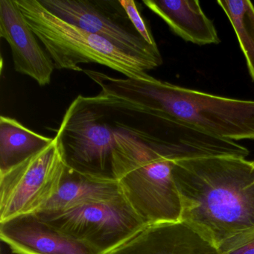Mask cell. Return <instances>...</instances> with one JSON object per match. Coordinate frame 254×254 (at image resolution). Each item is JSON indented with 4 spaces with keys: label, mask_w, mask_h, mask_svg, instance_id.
<instances>
[{
    "label": "cell",
    "mask_w": 254,
    "mask_h": 254,
    "mask_svg": "<svg viewBox=\"0 0 254 254\" xmlns=\"http://www.w3.org/2000/svg\"><path fill=\"white\" fill-rule=\"evenodd\" d=\"M181 222L217 250L254 230V168L245 158L210 157L174 161Z\"/></svg>",
    "instance_id": "cell-1"
},
{
    "label": "cell",
    "mask_w": 254,
    "mask_h": 254,
    "mask_svg": "<svg viewBox=\"0 0 254 254\" xmlns=\"http://www.w3.org/2000/svg\"><path fill=\"white\" fill-rule=\"evenodd\" d=\"M100 87L96 103L137 115L172 119L211 136L227 140L254 139V101L209 94L151 81L117 78L84 69Z\"/></svg>",
    "instance_id": "cell-2"
},
{
    "label": "cell",
    "mask_w": 254,
    "mask_h": 254,
    "mask_svg": "<svg viewBox=\"0 0 254 254\" xmlns=\"http://www.w3.org/2000/svg\"><path fill=\"white\" fill-rule=\"evenodd\" d=\"M114 127V174L129 204L146 225L180 222L181 203L172 176L174 161L151 144Z\"/></svg>",
    "instance_id": "cell-3"
},
{
    "label": "cell",
    "mask_w": 254,
    "mask_h": 254,
    "mask_svg": "<svg viewBox=\"0 0 254 254\" xmlns=\"http://www.w3.org/2000/svg\"><path fill=\"white\" fill-rule=\"evenodd\" d=\"M57 69L83 72L81 64L108 66L132 79L151 81L146 71L159 65L132 54L105 38L64 21L46 9L39 0H15Z\"/></svg>",
    "instance_id": "cell-4"
},
{
    "label": "cell",
    "mask_w": 254,
    "mask_h": 254,
    "mask_svg": "<svg viewBox=\"0 0 254 254\" xmlns=\"http://www.w3.org/2000/svg\"><path fill=\"white\" fill-rule=\"evenodd\" d=\"M115 131L103 110L90 96L79 95L65 112L55 137L66 167L96 179L117 181Z\"/></svg>",
    "instance_id": "cell-5"
},
{
    "label": "cell",
    "mask_w": 254,
    "mask_h": 254,
    "mask_svg": "<svg viewBox=\"0 0 254 254\" xmlns=\"http://www.w3.org/2000/svg\"><path fill=\"white\" fill-rule=\"evenodd\" d=\"M37 215L69 237L105 254L146 226L124 195Z\"/></svg>",
    "instance_id": "cell-6"
},
{
    "label": "cell",
    "mask_w": 254,
    "mask_h": 254,
    "mask_svg": "<svg viewBox=\"0 0 254 254\" xmlns=\"http://www.w3.org/2000/svg\"><path fill=\"white\" fill-rule=\"evenodd\" d=\"M57 140L0 172V222L42 210L57 193L64 171Z\"/></svg>",
    "instance_id": "cell-7"
},
{
    "label": "cell",
    "mask_w": 254,
    "mask_h": 254,
    "mask_svg": "<svg viewBox=\"0 0 254 254\" xmlns=\"http://www.w3.org/2000/svg\"><path fill=\"white\" fill-rule=\"evenodd\" d=\"M41 5L66 23L99 35L120 48L163 64L158 47L148 44L127 17L120 0H39Z\"/></svg>",
    "instance_id": "cell-8"
},
{
    "label": "cell",
    "mask_w": 254,
    "mask_h": 254,
    "mask_svg": "<svg viewBox=\"0 0 254 254\" xmlns=\"http://www.w3.org/2000/svg\"><path fill=\"white\" fill-rule=\"evenodd\" d=\"M0 37L9 44L14 69L41 87L51 82L53 61L38 43L15 0H0Z\"/></svg>",
    "instance_id": "cell-9"
},
{
    "label": "cell",
    "mask_w": 254,
    "mask_h": 254,
    "mask_svg": "<svg viewBox=\"0 0 254 254\" xmlns=\"http://www.w3.org/2000/svg\"><path fill=\"white\" fill-rule=\"evenodd\" d=\"M0 238L17 254H99L47 224L35 213L0 222Z\"/></svg>",
    "instance_id": "cell-10"
},
{
    "label": "cell",
    "mask_w": 254,
    "mask_h": 254,
    "mask_svg": "<svg viewBox=\"0 0 254 254\" xmlns=\"http://www.w3.org/2000/svg\"><path fill=\"white\" fill-rule=\"evenodd\" d=\"M143 3L184 41L200 46L221 42L197 0H144Z\"/></svg>",
    "instance_id": "cell-11"
},
{
    "label": "cell",
    "mask_w": 254,
    "mask_h": 254,
    "mask_svg": "<svg viewBox=\"0 0 254 254\" xmlns=\"http://www.w3.org/2000/svg\"><path fill=\"white\" fill-rule=\"evenodd\" d=\"M121 196H123V190L118 181L96 179L65 166L57 193L41 211L64 210L84 203L107 201Z\"/></svg>",
    "instance_id": "cell-12"
},
{
    "label": "cell",
    "mask_w": 254,
    "mask_h": 254,
    "mask_svg": "<svg viewBox=\"0 0 254 254\" xmlns=\"http://www.w3.org/2000/svg\"><path fill=\"white\" fill-rule=\"evenodd\" d=\"M54 138L42 136L15 119L0 117V172H6L51 145Z\"/></svg>",
    "instance_id": "cell-13"
},
{
    "label": "cell",
    "mask_w": 254,
    "mask_h": 254,
    "mask_svg": "<svg viewBox=\"0 0 254 254\" xmlns=\"http://www.w3.org/2000/svg\"><path fill=\"white\" fill-rule=\"evenodd\" d=\"M228 17L254 82V6L249 0H218Z\"/></svg>",
    "instance_id": "cell-14"
},
{
    "label": "cell",
    "mask_w": 254,
    "mask_h": 254,
    "mask_svg": "<svg viewBox=\"0 0 254 254\" xmlns=\"http://www.w3.org/2000/svg\"><path fill=\"white\" fill-rule=\"evenodd\" d=\"M218 251L219 254H254V230L232 238Z\"/></svg>",
    "instance_id": "cell-15"
},
{
    "label": "cell",
    "mask_w": 254,
    "mask_h": 254,
    "mask_svg": "<svg viewBox=\"0 0 254 254\" xmlns=\"http://www.w3.org/2000/svg\"><path fill=\"white\" fill-rule=\"evenodd\" d=\"M120 2L140 36L150 45L157 47L152 34L147 27L143 19L139 14L136 2L133 0H120Z\"/></svg>",
    "instance_id": "cell-16"
},
{
    "label": "cell",
    "mask_w": 254,
    "mask_h": 254,
    "mask_svg": "<svg viewBox=\"0 0 254 254\" xmlns=\"http://www.w3.org/2000/svg\"><path fill=\"white\" fill-rule=\"evenodd\" d=\"M251 163H252L253 166H254V161L251 162Z\"/></svg>",
    "instance_id": "cell-17"
}]
</instances>
